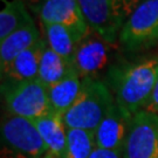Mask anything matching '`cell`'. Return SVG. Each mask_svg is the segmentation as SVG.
<instances>
[{"mask_svg":"<svg viewBox=\"0 0 158 158\" xmlns=\"http://www.w3.org/2000/svg\"><path fill=\"white\" fill-rule=\"evenodd\" d=\"M115 102L131 115L143 110L158 82V55L116 61L104 76Z\"/></svg>","mask_w":158,"mask_h":158,"instance_id":"obj_1","label":"cell"},{"mask_svg":"<svg viewBox=\"0 0 158 158\" xmlns=\"http://www.w3.org/2000/svg\"><path fill=\"white\" fill-rule=\"evenodd\" d=\"M114 103L113 93L103 80L82 79L77 100L63 115L64 124L67 129H83L95 132Z\"/></svg>","mask_w":158,"mask_h":158,"instance_id":"obj_2","label":"cell"},{"mask_svg":"<svg viewBox=\"0 0 158 158\" xmlns=\"http://www.w3.org/2000/svg\"><path fill=\"white\" fill-rule=\"evenodd\" d=\"M143 0H79L91 32L117 45L121 29Z\"/></svg>","mask_w":158,"mask_h":158,"instance_id":"obj_3","label":"cell"},{"mask_svg":"<svg viewBox=\"0 0 158 158\" xmlns=\"http://www.w3.org/2000/svg\"><path fill=\"white\" fill-rule=\"evenodd\" d=\"M7 115L34 121L53 113L48 88L38 79L23 82H1Z\"/></svg>","mask_w":158,"mask_h":158,"instance_id":"obj_4","label":"cell"},{"mask_svg":"<svg viewBox=\"0 0 158 158\" xmlns=\"http://www.w3.org/2000/svg\"><path fill=\"white\" fill-rule=\"evenodd\" d=\"M1 158H44L48 149L32 121L7 115L0 128Z\"/></svg>","mask_w":158,"mask_h":158,"instance_id":"obj_5","label":"cell"},{"mask_svg":"<svg viewBox=\"0 0 158 158\" xmlns=\"http://www.w3.org/2000/svg\"><path fill=\"white\" fill-rule=\"evenodd\" d=\"M118 45L129 53L158 45V0H143L136 7L121 29Z\"/></svg>","mask_w":158,"mask_h":158,"instance_id":"obj_6","label":"cell"},{"mask_svg":"<svg viewBox=\"0 0 158 158\" xmlns=\"http://www.w3.org/2000/svg\"><path fill=\"white\" fill-rule=\"evenodd\" d=\"M117 45L108 42L95 32H89L80 41L72 66L81 79L103 80L117 61Z\"/></svg>","mask_w":158,"mask_h":158,"instance_id":"obj_7","label":"cell"},{"mask_svg":"<svg viewBox=\"0 0 158 158\" xmlns=\"http://www.w3.org/2000/svg\"><path fill=\"white\" fill-rule=\"evenodd\" d=\"M122 158H158V115L141 110L132 116Z\"/></svg>","mask_w":158,"mask_h":158,"instance_id":"obj_8","label":"cell"},{"mask_svg":"<svg viewBox=\"0 0 158 158\" xmlns=\"http://www.w3.org/2000/svg\"><path fill=\"white\" fill-rule=\"evenodd\" d=\"M41 23H59L67 27L77 44L90 32L79 0H47L39 12Z\"/></svg>","mask_w":158,"mask_h":158,"instance_id":"obj_9","label":"cell"},{"mask_svg":"<svg viewBox=\"0 0 158 158\" xmlns=\"http://www.w3.org/2000/svg\"><path fill=\"white\" fill-rule=\"evenodd\" d=\"M132 116L115 102L95 130L96 148L122 151L131 128Z\"/></svg>","mask_w":158,"mask_h":158,"instance_id":"obj_10","label":"cell"},{"mask_svg":"<svg viewBox=\"0 0 158 158\" xmlns=\"http://www.w3.org/2000/svg\"><path fill=\"white\" fill-rule=\"evenodd\" d=\"M46 46V39L41 38L35 45L18 55L1 74V82H23L38 79L40 60Z\"/></svg>","mask_w":158,"mask_h":158,"instance_id":"obj_11","label":"cell"},{"mask_svg":"<svg viewBox=\"0 0 158 158\" xmlns=\"http://www.w3.org/2000/svg\"><path fill=\"white\" fill-rule=\"evenodd\" d=\"M41 35L35 23H29L23 28L18 29L6 39L0 41V72L1 74L10 67L14 59L23 52L34 46Z\"/></svg>","mask_w":158,"mask_h":158,"instance_id":"obj_12","label":"cell"},{"mask_svg":"<svg viewBox=\"0 0 158 158\" xmlns=\"http://www.w3.org/2000/svg\"><path fill=\"white\" fill-rule=\"evenodd\" d=\"M32 122L45 142L48 149V155L55 158H62L66 149L68 130L64 124L63 116L53 111Z\"/></svg>","mask_w":158,"mask_h":158,"instance_id":"obj_13","label":"cell"},{"mask_svg":"<svg viewBox=\"0 0 158 158\" xmlns=\"http://www.w3.org/2000/svg\"><path fill=\"white\" fill-rule=\"evenodd\" d=\"M82 87V79L79 74L72 72L56 85L48 88V98L54 113L63 116L77 100Z\"/></svg>","mask_w":158,"mask_h":158,"instance_id":"obj_14","label":"cell"},{"mask_svg":"<svg viewBox=\"0 0 158 158\" xmlns=\"http://www.w3.org/2000/svg\"><path fill=\"white\" fill-rule=\"evenodd\" d=\"M73 66L52 49L48 45L41 55L38 80L49 88L63 80L72 72Z\"/></svg>","mask_w":158,"mask_h":158,"instance_id":"obj_15","label":"cell"},{"mask_svg":"<svg viewBox=\"0 0 158 158\" xmlns=\"http://www.w3.org/2000/svg\"><path fill=\"white\" fill-rule=\"evenodd\" d=\"M4 2L5 7L0 13V41L18 29L34 23L23 0H4Z\"/></svg>","mask_w":158,"mask_h":158,"instance_id":"obj_16","label":"cell"},{"mask_svg":"<svg viewBox=\"0 0 158 158\" xmlns=\"http://www.w3.org/2000/svg\"><path fill=\"white\" fill-rule=\"evenodd\" d=\"M42 26L48 47H51L69 63L73 62L74 54L77 47V41L74 38L73 33L67 27L59 23H44Z\"/></svg>","mask_w":158,"mask_h":158,"instance_id":"obj_17","label":"cell"},{"mask_svg":"<svg viewBox=\"0 0 158 158\" xmlns=\"http://www.w3.org/2000/svg\"><path fill=\"white\" fill-rule=\"evenodd\" d=\"M95 149V132L83 129H68L62 158H89Z\"/></svg>","mask_w":158,"mask_h":158,"instance_id":"obj_18","label":"cell"},{"mask_svg":"<svg viewBox=\"0 0 158 158\" xmlns=\"http://www.w3.org/2000/svg\"><path fill=\"white\" fill-rule=\"evenodd\" d=\"M89 158H122V151H113L96 148Z\"/></svg>","mask_w":158,"mask_h":158,"instance_id":"obj_19","label":"cell"},{"mask_svg":"<svg viewBox=\"0 0 158 158\" xmlns=\"http://www.w3.org/2000/svg\"><path fill=\"white\" fill-rule=\"evenodd\" d=\"M144 110H148V111H151V113H155L158 115V82L155 89H153V93L150 100L148 102V104L145 106Z\"/></svg>","mask_w":158,"mask_h":158,"instance_id":"obj_20","label":"cell"},{"mask_svg":"<svg viewBox=\"0 0 158 158\" xmlns=\"http://www.w3.org/2000/svg\"><path fill=\"white\" fill-rule=\"evenodd\" d=\"M23 1L25 2V5L27 6V8L35 12L36 14H39L40 10L42 8V6L45 5L47 0H23Z\"/></svg>","mask_w":158,"mask_h":158,"instance_id":"obj_21","label":"cell"},{"mask_svg":"<svg viewBox=\"0 0 158 158\" xmlns=\"http://www.w3.org/2000/svg\"><path fill=\"white\" fill-rule=\"evenodd\" d=\"M44 158H55V157H53V156H51V155H48V153H47V155H46Z\"/></svg>","mask_w":158,"mask_h":158,"instance_id":"obj_22","label":"cell"}]
</instances>
